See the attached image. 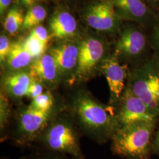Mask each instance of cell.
I'll return each mask as SVG.
<instances>
[{
	"label": "cell",
	"mask_w": 159,
	"mask_h": 159,
	"mask_svg": "<svg viewBox=\"0 0 159 159\" xmlns=\"http://www.w3.org/2000/svg\"><path fill=\"white\" fill-rule=\"evenodd\" d=\"M158 123L142 120L120 128L110 140L111 153L124 159H152V142Z\"/></svg>",
	"instance_id": "3"
},
{
	"label": "cell",
	"mask_w": 159,
	"mask_h": 159,
	"mask_svg": "<svg viewBox=\"0 0 159 159\" xmlns=\"http://www.w3.org/2000/svg\"><path fill=\"white\" fill-rule=\"evenodd\" d=\"M113 52L129 68L140 65L153 55L147 31L137 24L126 26L120 31Z\"/></svg>",
	"instance_id": "6"
},
{
	"label": "cell",
	"mask_w": 159,
	"mask_h": 159,
	"mask_svg": "<svg viewBox=\"0 0 159 159\" xmlns=\"http://www.w3.org/2000/svg\"><path fill=\"white\" fill-rule=\"evenodd\" d=\"M147 33L153 54L159 59V18Z\"/></svg>",
	"instance_id": "23"
},
{
	"label": "cell",
	"mask_w": 159,
	"mask_h": 159,
	"mask_svg": "<svg viewBox=\"0 0 159 159\" xmlns=\"http://www.w3.org/2000/svg\"><path fill=\"white\" fill-rule=\"evenodd\" d=\"M64 110L63 96H60L53 108L47 111L35 110L29 105H18L12 115L11 130L6 139L19 147H31L40 133Z\"/></svg>",
	"instance_id": "2"
},
{
	"label": "cell",
	"mask_w": 159,
	"mask_h": 159,
	"mask_svg": "<svg viewBox=\"0 0 159 159\" xmlns=\"http://www.w3.org/2000/svg\"><path fill=\"white\" fill-rule=\"evenodd\" d=\"M12 0H0V13L2 16L11 4Z\"/></svg>",
	"instance_id": "29"
},
{
	"label": "cell",
	"mask_w": 159,
	"mask_h": 159,
	"mask_svg": "<svg viewBox=\"0 0 159 159\" xmlns=\"http://www.w3.org/2000/svg\"><path fill=\"white\" fill-rule=\"evenodd\" d=\"M154 12L159 15V0H142Z\"/></svg>",
	"instance_id": "28"
},
{
	"label": "cell",
	"mask_w": 159,
	"mask_h": 159,
	"mask_svg": "<svg viewBox=\"0 0 159 159\" xmlns=\"http://www.w3.org/2000/svg\"><path fill=\"white\" fill-rule=\"evenodd\" d=\"M114 108L120 128L138 121L159 122V120L152 113L146 104L134 94L127 86Z\"/></svg>",
	"instance_id": "8"
},
{
	"label": "cell",
	"mask_w": 159,
	"mask_h": 159,
	"mask_svg": "<svg viewBox=\"0 0 159 159\" xmlns=\"http://www.w3.org/2000/svg\"><path fill=\"white\" fill-rule=\"evenodd\" d=\"M33 59L21 43H12L5 64L7 72L28 70Z\"/></svg>",
	"instance_id": "15"
},
{
	"label": "cell",
	"mask_w": 159,
	"mask_h": 159,
	"mask_svg": "<svg viewBox=\"0 0 159 159\" xmlns=\"http://www.w3.org/2000/svg\"><path fill=\"white\" fill-rule=\"evenodd\" d=\"M12 43L4 35L0 37V61L1 64H4L10 51Z\"/></svg>",
	"instance_id": "25"
},
{
	"label": "cell",
	"mask_w": 159,
	"mask_h": 159,
	"mask_svg": "<svg viewBox=\"0 0 159 159\" xmlns=\"http://www.w3.org/2000/svg\"><path fill=\"white\" fill-rule=\"evenodd\" d=\"M129 67L120 63L112 52L104 61L101 74L108 83L110 97L108 104L115 107L125 90Z\"/></svg>",
	"instance_id": "11"
},
{
	"label": "cell",
	"mask_w": 159,
	"mask_h": 159,
	"mask_svg": "<svg viewBox=\"0 0 159 159\" xmlns=\"http://www.w3.org/2000/svg\"><path fill=\"white\" fill-rule=\"evenodd\" d=\"M23 44L34 61L46 53L47 46L31 34Z\"/></svg>",
	"instance_id": "21"
},
{
	"label": "cell",
	"mask_w": 159,
	"mask_h": 159,
	"mask_svg": "<svg viewBox=\"0 0 159 159\" xmlns=\"http://www.w3.org/2000/svg\"><path fill=\"white\" fill-rule=\"evenodd\" d=\"M51 35L57 39H64L73 36L77 29V23L68 12L58 13L50 22Z\"/></svg>",
	"instance_id": "16"
},
{
	"label": "cell",
	"mask_w": 159,
	"mask_h": 159,
	"mask_svg": "<svg viewBox=\"0 0 159 159\" xmlns=\"http://www.w3.org/2000/svg\"><path fill=\"white\" fill-rule=\"evenodd\" d=\"M111 52L102 40L89 38L81 42L74 85L84 84L98 73L101 74L102 63Z\"/></svg>",
	"instance_id": "7"
},
{
	"label": "cell",
	"mask_w": 159,
	"mask_h": 159,
	"mask_svg": "<svg viewBox=\"0 0 159 159\" xmlns=\"http://www.w3.org/2000/svg\"><path fill=\"white\" fill-rule=\"evenodd\" d=\"M20 159H74L72 157L54 152L37 148L27 155L24 156Z\"/></svg>",
	"instance_id": "22"
},
{
	"label": "cell",
	"mask_w": 159,
	"mask_h": 159,
	"mask_svg": "<svg viewBox=\"0 0 159 159\" xmlns=\"http://www.w3.org/2000/svg\"><path fill=\"white\" fill-rule=\"evenodd\" d=\"M84 85L67 87L69 91L64 96L65 110L81 134L99 144L110 142L120 129L114 108L100 102Z\"/></svg>",
	"instance_id": "1"
},
{
	"label": "cell",
	"mask_w": 159,
	"mask_h": 159,
	"mask_svg": "<svg viewBox=\"0 0 159 159\" xmlns=\"http://www.w3.org/2000/svg\"><path fill=\"white\" fill-rule=\"evenodd\" d=\"M10 102H11L10 100L0 92V129L1 137L4 135V132L11 119L12 114Z\"/></svg>",
	"instance_id": "20"
},
{
	"label": "cell",
	"mask_w": 159,
	"mask_h": 159,
	"mask_svg": "<svg viewBox=\"0 0 159 159\" xmlns=\"http://www.w3.org/2000/svg\"><path fill=\"white\" fill-rule=\"evenodd\" d=\"M1 159H8V158H7V157H1Z\"/></svg>",
	"instance_id": "31"
},
{
	"label": "cell",
	"mask_w": 159,
	"mask_h": 159,
	"mask_svg": "<svg viewBox=\"0 0 159 159\" xmlns=\"http://www.w3.org/2000/svg\"><path fill=\"white\" fill-rule=\"evenodd\" d=\"M79 47L80 44L66 43L52 47L48 52L61 75L63 85L67 87L74 85L78 67Z\"/></svg>",
	"instance_id": "9"
},
{
	"label": "cell",
	"mask_w": 159,
	"mask_h": 159,
	"mask_svg": "<svg viewBox=\"0 0 159 159\" xmlns=\"http://www.w3.org/2000/svg\"><path fill=\"white\" fill-rule=\"evenodd\" d=\"M24 17L17 8H12L8 12L4 23V29L11 34L17 33L23 27Z\"/></svg>",
	"instance_id": "18"
},
{
	"label": "cell",
	"mask_w": 159,
	"mask_h": 159,
	"mask_svg": "<svg viewBox=\"0 0 159 159\" xmlns=\"http://www.w3.org/2000/svg\"><path fill=\"white\" fill-rule=\"evenodd\" d=\"M80 133L70 115L64 110L40 133L34 144L74 159H86L80 144Z\"/></svg>",
	"instance_id": "4"
},
{
	"label": "cell",
	"mask_w": 159,
	"mask_h": 159,
	"mask_svg": "<svg viewBox=\"0 0 159 159\" xmlns=\"http://www.w3.org/2000/svg\"><path fill=\"white\" fill-rule=\"evenodd\" d=\"M45 91H46V88L43 84L41 83L40 81L33 79V81L30 85L26 97L31 100H33L36 97L43 94Z\"/></svg>",
	"instance_id": "24"
},
{
	"label": "cell",
	"mask_w": 159,
	"mask_h": 159,
	"mask_svg": "<svg viewBox=\"0 0 159 159\" xmlns=\"http://www.w3.org/2000/svg\"><path fill=\"white\" fill-rule=\"evenodd\" d=\"M33 79L37 80L45 87L46 90L54 91L63 85L61 75L51 54L44 53L33 61L28 69Z\"/></svg>",
	"instance_id": "13"
},
{
	"label": "cell",
	"mask_w": 159,
	"mask_h": 159,
	"mask_svg": "<svg viewBox=\"0 0 159 159\" xmlns=\"http://www.w3.org/2000/svg\"><path fill=\"white\" fill-rule=\"evenodd\" d=\"M54 91L46 90L39 96L31 100L29 106L39 111H49L54 107L60 97V96L56 94Z\"/></svg>",
	"instance_id": "17"
},
{
	"label": "cell",
	"mask_w": 159,
	"mask_h": 159,
	"mask_svg": "<svg viewBox=\"0 0 159 159\" xmlns=\"http://www.w3.org/2000/svg\"><path fill=\"white\" fill-rule=\"evenodd\" d=\"M152 153L159 158V129L156 130L152 142Z\"/></svg>",
	"instance_id": "27"
},
{
	"label": "cell",
	"mask_w": 159,
	"mask_h": 159,
	"mask_svg": "<svg viewBox=\"0 0 159 159\" xmlns=\"http://www.w3.org/2000/svg\"><path fill=\"white\" fill-rule=\"evenodd\" d=\"M47 16V12L44 7L40 6H33L24 17L23 28L30 29L41 23Z\"/></svg>",
	"instance_id": "19"
},
{
	"label": "cell",
	"mask_w": 159,
	"mask_h": 159,
	"mask_svg": "<svg viewBox=\"0 0 159 159\" xmlns=\"http://www.w3.org/2000/svg\"><path fill=\"white\" fill-rule=\"evenodd\" d=\"M120 18L139 24L146 31L159 19V15L152 10L142 0H110Z\"/></svg>",
	"instance_id": "10"
},
{
	"label": "cell",
	"mask_w": 159,
	"mask_h": 159,
	"mask_svg": "<svg viewBox=\"0 0 159 159\" xmlns=\"http://www.w3.org/2000/svg\"><path fill=\"white\" fill-rule=\"evenodd\" d=\"M86 20L92 28L111 33L119 31L122 21L110 0L91 6L87 13Z\"/></svg>",
	"instance_id": "12"
},
{
	"label": "cell",
	"mask_w": 159,
	"mask_h": 159,
	"mask_svg": "<svg viewBox=\"0 0 159 159\" xmlns=\"http://www.w3.org/2000/svg\"><path fill=\"white\" fill-rule=\"evenodd\" d=\"M33 78L28 70L6 72L1 77V91L11 102L20 105L26 97Z\"/></svg>",
	"instance_id": "14"
},
{
	"label": "cell",
	"mask_w": 159,
	"mask_h": 159,
	"mask_svg": "<svg viewBox=\"0 0 159 159\" xmlns=\"http://www.w3.org/2000/svg\"><path fill=\"white\" fill-rule=\"evenodd\" d=\"M30 34L40 40L46 46L47 45L49 40V36L47 30L44 27L41 25L37 26L32 30Z\"/></svg>",
	"instance_id": "26"
},
{
	"label": "cell",
	"mask_w": 159,
	"mask_h": 159,
	"mask_svg": "<svg viewBox=\"0 0 159 159\" xmlns=\"http://www.w3.org/2000/svg\"><path fill=\"white\" fill-rule=\"evenodd\" d=\"M126 86L159 120V58L153 54L140 65L129 67Z\"/></svg>",
	"instance_id": "5"
},
{
	"label": "cell",
	"mask_w": 159,
	"mask_h": 159,
	"mask_svg": "<svg viewBox=\"0 0 159 159\" xmlns=\"http://www.w3.org/2000/svg\"><path fill=\"white\" fill-rule=\"evenodd\" d=\"M39 1L40 0H21V2L25 6L31 7Z\"/></svg>",
	"instance_id": "30"
}]
</instances>
